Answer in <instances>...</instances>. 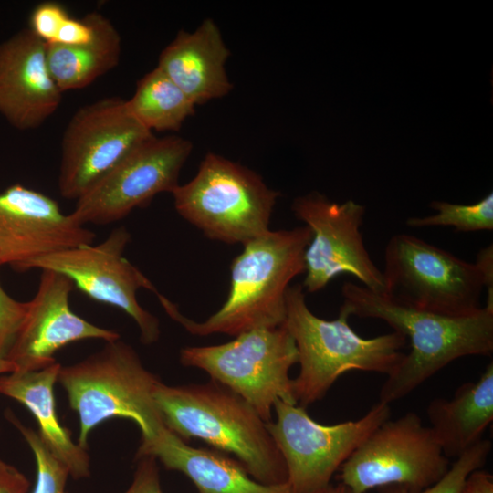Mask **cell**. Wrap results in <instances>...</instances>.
Instances as JSON below:
<instances>
[{"mask_svg":"<svg viewBox=\"0 0 493 493\" xmlns=\"http://www.w3.org/2000/svg\"><path fill=\"white\" fill-rule=\"evenodd\" d=\"M343 305L351 316L383 320L409 339L411 351L382 385L379 401L395 402L416 389L451 362L471 355L493 353V310L483 306L462 317L442 315L346 282Z\"/></svg>","mask_w":493,"mask_h":493,"instance_id":"cell-1","label":"cell"},{"mask_svg":"<svg viewBox=\"0 0 493 493\" xmlns=\"http://www.w3.org/2000/svg\"><path fill=\"white\" fill-rule=\"evenodd\" d=\"M311 232L306 226L267 231L246 243L230 267V289L222 307L203 322L179 312L156 293L166 313L191 334L237 336L258 328L278 327L286 319L290 281L305 272L304 255Z\"/></svg>","mask_w":493,"mask_h":493,"instance_id":"cell-2","label":"cell"},{"mask_svg":"<svg viewBox=\"0 0 493 493\" xmlns=\"http://www.w3.org/2000/svg\"><path fill=\"white\" fill-rule=\"evenodd\" d=\"M167 429L180 438H196L233 454L257 481L288 483L285 460L267 423L241 396L211 380L203 384L166 385L153 393Z\"/></svg>","mask_w":493,"mask_h":493,"instance_id":"cell-3","label":"cell"},{"mask_svg":"<svg viewBox=\"0 0 493 493\" xmlns=\"http://www.w3.org/2000/svg\"><path fill=\"white\" fill-rule=\"evenodd\" d=\"M349 310L341 305L334 320L316 316L308 307L302 285L289 286L286 293L284 325L292 336L299 373L292 379L297 404L306 407L321 400L343 373L363 371L391 374L404 354L406 338L393 331L362 338L350 326Z\"/></svg>","mask_w":493,"mask_h":493,"instance_id":"cell-4","label":"cell"},{"mask_svg":"<svg viewBox=\"0 0 493 493\" xmlns=\"http://www.w3.org/2000/svg\"><path fill=\"white\" fill-rule=\"evenodd\" d=\"M84 360L59 370L58 382L79 418L78 444L87 448L90 432L110 418H127L148 442L165 427L153 393L160 379L142 364L136 351L121 338Z\"/></svg>","mask_w":493,"mask_h":493,"instance_id":"cell-5","label":"cell"},{"mask_svg":"<svg viewBox=\"0 0 493 493\" xmlns=\"http://www.w3.org/2000/svg\"><path fill=\"white\" fill-rule=\"evenodd\" d=\"M171 194L177 213L205 236L242 245L269 231L279 194L254 171L213 152Z\"/></svg>","mask_w":493,"mask_h":493,"instance_id":"cell-6","label":"cell"},{"mask_svg":"<svg viewBox=\"0 0 493 493\" xmlns=\"http://www.w3.org/2000/svg\"><path fill=\"white\" fill-rule=\"evenodd\" d=\"M295 341L284 324L254 329L226 343L181 349L183 365L207 372L246 400L266 422L275 403L297 404L288 372L298 363Z\"/></svg>","mask_w":493,"mask_h":493,"instance_id":"cell-7","label":"cell"},{"mask_svg":"<svg viewBox=\"0 0 493 493\" xmlns=\"http://www.w3.org/2000/svg\"><path fill=\"white\" fill-rule=\"evenodd\" d=\"M385 294L420 309L453 317L483 306L485 289L477 266L408 234H396L384 249Z\"/></svg>","mask_w":493,"mask_h":493,"instance_id":"cell-8","label":"cell"},{"mask_svg":"<svg viewBox=\"0 0 493 493\" xmlns=\"http://www.w3.org/2000/svg\"><path fill=\"white\" fill-rule=\"evenodd\" d=\"M431 428L408 412L373 430L339 468L341 484L352 493L400 486L412 492L438 481L448 470Z\"/></svg>","mask_w":493,"mask_h":493,"instance_id":"cell-9","label":"cell"},{"mask_svg":"<svg viewBox=\"0 0 493 493\" xmlns=\"http://www.w3.org/2000/svg\"><path fill=\"white\" fill-rule=\"evenodd\" d=\"M277 418L267 429L287 467L294 493H314L330 479L353 451L390 418V404L378 401L361 418L331 425L313 420L305 407L278 400Z\"/></svg>","mask_w":493,"mask_h":493,"instance_id":"cell-10","label":"cell"},{"mask_svg":"<svg viewBox=\"0 0 493 493\" xmlns=\"http://www.w3.org/2000/svg\"><path fill=\"white\" fill-rule=\"evenodd\" d=\"M291 209L311 232L304 255V290L318 292L334 278L349 274L372 292L385 294L383 272L371 258L361 231L363 205L352 200L338 204L312 192L297 197Z\"/></svg>","mask_w":493,"mask_h":493,"instance_id":"cell-11","label":"cell"},{"mask_svg":"<svg viewBox=\"0 0 493 493\" xmlns=\"http://www.w3.org/2000/svg\"><path fill=\"white\" fill-rule=\"evenodd\" d=\"M130 239L129 231L119 226L96 246L81 245L38 257L26 263L19 271L38 268L66 276L74 287L91 299L124 311L137 324L142 343L152 344L160 337V322L140 305L137 292L142 288L155 294L158 291L124 257L123 252Z\"/></svg>","mask_w":493,"mask_h":493,"instance_id":"cell-12","label":"cell"},{"mask_svg":"<svg viewBox=\"0 0 493 493\" xmlns=\"http://www.w3.org/2000/svg\"><path fill=\"white\" fill-rule=\"evenodd\" d=\"M152 136V132L130 113L126 100L107 97L80 107L69 120L61 140V196L79 199Z\"/></svg>","mask_w":493,"mask_h":493,"instance_id":"cell-13","label":"cell"},{"mask_svg":"<svg viewBox=\"0 0 493 493\" xmlns=\"http://www.w3.org/2000/svg\"><path fill=\"white\" fill-rule=\"evenodd\" d=\"M192 152L179 136L144 141L77 199L71 212L81 225H108L142 207L158 194L178 185L183 165Z\"/></svg>","mask_w":493,"mask_h":493,"instance_id":"cell-14","label":"cell"},{"mask_svg":"<svg viewBox=\"0 0 493 493\" xmlns=\"http://www.w3.org/2000/svg\"><path fill=\"white\" fill-rule=\"evenodd\" d=\"M94 238L41 192L16 184L0 193V265L19 271L34 258L92 244Z\"/></svg>","mask_w":493,"mask_h":493,"instance_id":"cell-15","label":"cell"},{"mask_svg":"<svg viewBox=\"0 0 493 493\" xmlns=\"http://www.w3.org/2000/svg\"><path fill=\"white\" fill-rule=\"evenodd\" d=\"M74 284L66 276L42 270L35 297L8 354L16 372L46 368L55 362V352L81 340L110 341L121 338L114 330L94 325L72 311L69 295Z\"/></svg>","mask_w":493,"mask_h":493,"instance_id":"cell-16","label":"cell"},{"mask_svg":"<svg viewBox=\"0 0 493 493\" xmlns=\"http://www.w3.org/2000/svg\"><path fill=\"white\" fill-rule=\"evenodd\" d=\"M61 100L43 40L25 28L0 43V114L10 125L19 131L37 129L57 111Z\"/></svg>","mask_w":493,"mask_h":493,"instance_id":"cell-17","label":"cell"},{"mask_svg":"<svg viewBox=\"0 0 493 493\" xmlns=\"http://www.w3.org/2000/svg\"><path fill=\"white\" fill-rule=\"evenodd\" d=\"M229 54L219 27L207 18L193 32L179 31L160 53L157 68L196 106L233 89L226 70Z\"/></svg>","mask_w":493,"mask_h":493,"instance_id":"cell-18","label":"cell"},{"mask_svg":"<svg viewBox=\"0 0 493 493\" xmlns=\"http://www.w3.org/2000/svg\"><path fill=\"white\" fill-rule=\"evenodd\" d=\"M152 456L165 468L185 475L198 493H294L288 483L265 485L254 479L243 465L222 453L194 448L167 428L142 442L135 458Z\"/></svg>","mask_w":493,"mask_h":493,"instance_id":"cell-19","label":"cell"},{"mask_svg":"<svg viewBox=\"0 0 493 493\" xmlns=\"http://www.w3.org/2000/svg\"><path fill=\"white\" fill-rule=\"evenodd\" d=\"M61 364L46 368L14 372L0 377V393L24 404L37 419L42 441L68 469L74 479L89 477V456L87 448L72 440L70 431L58 420L54 386Z\"/></svg>","mask_w":493,"mask_h":493,"instance_id":"cell-20","label":"cell"},{"mask_svg":"<svg viewBox=\"0 0 493 493\" xmlns=\"http://www.w3.org/2000/svg\"><path fill=\"white\" fill-rule=\"evenodd\" d=\"M426 412L443 454L447 458L458 457L483 439L493 420V362L476 382L460 385L452 398L433 399Z\"/></svg>","mask_w":493,"mask_h":493,"instance_id":"cell-21","label":"cell"},{"mask_svg":"<svg viewBox=\"0 0 493 493\" xmlns=\"http://www.w3.org/2000/svg\"><path fill=\"white\" fill-rule=\"evenodd\" d=\"M93 36L80 45L46 44L47 64L58 88L83 89L113 69L120 62L121 38L111 21L98 11L89 13Z\"/></svg>","mask_w":493,"mask_h":493,"instance_id":"cell-22","label":"cell"},{"mask_svg":"<svg viewBox=\"0 0 493 493\" xmlns=\"http://www.w3.org/2000/svg\"><path fill=\"white\" fill-rule=\"evenodd\" d=\"M126 105L130 113L152 132L179 131L195 109L186 94L157 67L138 80Z\"/></svg>","mask_w":493,"mask_h":493,"instance_id":"cell-23","label":"cell"},{"mask_svg":"<svg viewBox=\"0 0 493 493\" xmlns=\"http://www.w3.org/2000/svg\"><path fill=\"white\" fill-rule=\"evenodd\" d=\"M430 206L437 213L427 216H412L409 227L451 226L457 232L493 230V193L472 205L433 201Z\"/></svg>","mask_w":493,"mask_h":493,"instance_id":"cell-24","label":"cell"},{"mask_svg":"<svg viewBox=\"0 0 493 493\" xmlns=\"http://www.w3.org/2000/svg\"><path fill=\"white\" fill-rule=\"evenodd\" d=\"M5 417L21 433L34 454L37 479L32 493H67L68 467L51 453L38 433L23 425L12 411L7 410Z\"/></svg>","mask_w":493,"mask_h":493,"instance_id":"cell-25","label":"cell"},{"mask_svg":"<svg viewBox=\"0 0 493 493\" xmlns=\"http://www.w3.org/2000/svg\"><path fill=\"white\" fill-rule=\"evenodd\" d=\"M491 448V441L481 439L456 457L438 481L420 491L412 492L400 486H388L381 488L379 493H459L468 475L485 465Z\"/></svg>","mask_w":493,"mask_h":493,"instance_id":"cell-26","label":"cell"},{"mask_svg":"<svg viewBox=\"0 0 493 493\" xmlns=\"http://www.w3.org/2000/svg\"><path fill=\"white\" fill-rule=\"evenodd\" d=\"M27 311V302L9 296L0 283V359H7Z\"/></svg>","mask_w":493,"mask_h":493,"instance_id":"cell-27","label":"cell"},{"mask_svg":"<svg viewBox=\"0 0 493 493\" xmlns=\"http://www.w3.org/2000/svg\"><path fill=\"white\" fill-rule=\"evenodd\" d=\"M70 16L61 4L47 1L38 4L29 16V29L46 44L53 43Z\"/></svg>","mask_w":493,"mask_h":493,"instance_id":"cell-28","label":"cell"},{"mask_svg":"<svg viewBox=\"0 0 493 493\" xmlns=\"http://www.w3.org/2000/svg\"><path fill=\"white\" fill-rule=\"evenodd\" d=\"M136 460L131 484L122 493H163L157 459L152 456H143Z\"/></svg>","mask_w":493,"mask_h":493,"instance_id":"cell-29","label":"cell"},{"mask_svg":"<svg viewBox=\"0 0 493 493\" xmlns=\"http://www.w3.org/2000/svg\"><path fill=\"white\" fill-rule=\"evenodd\" d=\"M28 478L16 467L0 459V493H26Z\"/></svg>","mask_w":493,"mask_h":493,"instance_id":"cell-30","label":"cell"},{"mask_svg":"<svg viewBox=\"0 0 493 493\" xmlns=\"http://www.w3.org/2000/svg\"><path fill=\"white\" fill-rule=\"evenodd\" d=\"M475 264L480 270L485 288L487 289V300L485 307L493 310V246L492 244L481 248L477 255Z\"/></svg>","mask_w":493,"mask_h":493,"instance_id":"cell-31","label":"cell"},{"mask_svg":"<svg viewBox=\"0 0 493 493\" xmlns=\"http://www.w3.org/2000/svg\"><path fill=\"white\" fill-rule=\"evenodd\" d=\"M459 493H493V476L482 468L471 472Z\"/></svg>","mask_w":493,"mask_h":493,"instance_id":"cell-32","label":"cell"},{"mask_svg":"<svg viewBox=\"0 0 493 493\" xmlns=\"http://www.w3.org/2000/svg\"><path fill=\"white\" fill-rule=\"evenodd\" d=\"M314 493H352V492L344 485L338 483L337 485L330 484L328 487Z\"/></svg>","mask_w":493,"mask_h":493,"instance_id":"cell-33","label":"cell"},{"mask_svg":"<svg viewBox=\"0 0 493 493\" xmlns=\"http://www.w3.org/2000/svg\"><path fill=\"white\" fill-rule=\"evenodd\" d=\"M16 372V366L7 359H0V373H11Z\"/></svg>","mask_w":493,"mask_h":493,"instance_id":"cell-34","label":"cell"}]
</instances>
